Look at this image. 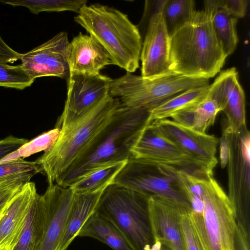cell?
<instances>
[{
    "instance_id": "1",
    "label": "cell",
    "mask_w": 250,
    "mask_h": 250,
    "mask_svg": "<svg viewBox=\"0 0 250 250\" xmlns=\"http://www.w3.org/2000/svg\"><path fill=\"white\" fill-rule=\"evenodd\" d=\"M146 109L120 105L104 127L71 165L56 184L69 188L78 180L100 167L127 161L131 149L151 122Z\"/></svg>"
},
{
    "instance_id": "2",
    "label": "cell",
    "mask_w": 250,
    "mask_h": 250,
    "mask_svg": "<svg viewBox=\"0 0 250 250\" xmlns=\"http://www.w3.org/2000/svg\"><path fill=\"white\" fill-rule=\"evenodd\" d=\"M227 56L214 33L211 15L195 11L169 38V69L185 77L209 79L220 72Z\"/></svg>"
},
{
    "instance_id": "3",
    "label": "cell",
    "mask_w": 250,
    "mask_h": 250,
    "mask_svg": "<svg viewBox=\"0 0 250 250\" xmlns=\"http://www.w3.org/2000/svg\"><path fill=\"white\" fill-rule=\"evenodd\" d=\"M74 21L104 48L112 64L130 73L139 67L143 39L126 14L100 4H86Z\"/></svg>"
},
{
    "instance_id": "4",
    "label": "cell",
    "mask_w": 250,
    "mask_h": 250,
    "mask_svg": "<svg viewBox=\"0 0 250 250\" xmlns=\"http://www.w3.org/2000/svg\"><path fill=\"white\" fill-rule=\"evenodd\" d=\"M120 105L119 100L110 95L83 118L61 130L54 146L35 161L41 172L45 174L48 186L55 184L108 123Z\"/></svg>"
},
{
    "instance_id": "5",
    "label": "cell",
    "mask_w": 250,
    "mask_h": 250,
    "mask_svg": "<svg viewBox=\"0 0 250 250\" xmlns=\"http://www.w3.org/2000/svg\"><path fill=\"white\" fill-rule=\"evenodd\" d=\"M149 197L113 183L102 193L95 212L122 233L133 250H152L155 243L148 210Z\"/></svg>"
},
{
    "instance_id": "6",
    "label": "cell",
    "mask_w": 250,
    "mask_h": 250,
    "mask_svg": "<svg viewBox=\"0 0 250 250\" xmlns=\"http://www.w3.org/2000/svg\"><path fill=\"white\" fill-rule=\"evenodd\" d=\"M204 209L202 215H188L204 250H234L236 226L234 208L213 175L200 178Z\"/></svg>"
},
{
    "instance_id": "7",
    "label": "cell",
    "mask_w": 250,
    "mask_h": 250,
    "mask_svg": "<svg viewBox=\"0 0 250 250\" xmlns=\"http://www.w3.org/2000/svg\"><path fill=\"white\" fill-rule=\"evenodd\" d=\"M208 85V79L189 78L175 73L152 79L126 72L112 79L110 94L119 100L122 106L150 111L185 91Z\"/></svg>"
},
{
    "instance_id": "8",
    "label": "cell",
    "mask_w": 250,
    "mask_h": 250,
    "mask_svg": "<svg viewBox=\"0 0 250 250\" xmlns=\"http://www.w3.org/2000/svg\"><path fill=\"white\" fill-rule=\"evenodd\" d=\"M176 170L131 157L113 183L148 197L154 195L166 197L190 212L191 206L181 188Z\"/></svg>"
},
{
    "instance_id": "9",
    "label": "cell",
    "mask_w": 250,
    "mask_h": 250,
    "mask_svg": "<svg viewBox=\"0 0 250 250\" xmlns=\"http://www.w3.org/2000/svg\"><path fill=\"white\" fill-rule=\"evenodd\" d=\"M223 132L229 151L228 196L234 208L236 222L250 234V132L247 126L237 132L225 128Z\"/></svg>"
},
{
    "instance_id": "10",
    "label": "cell",
    "mask_w": 250,
    "mask_h": 250,
    "mask_svg": "<svg viewBox=\"0 0 250 250\" xmlns=\"http://www.w3.org/2000/svg\"><path fill=\"white\" fill-rule=\"evenodd\" d=\"M131 151V157L134 158L171 167L197 177L213 175L165 137L151 123L144 129Z\"/></svg>"
},
{
    "instance_id": "11",
    "label": "cell",
    "mask_w": 250,
    "mask_h": 250,
    "mask_svg": "<svg viewBox=\"0 0 250 250\" xmlns=\"http://www.w3.org/2000/svg\"><path fill=\"white\" fill-rule=\"evenodd\" d=\"M112 79L95 76L70 74L63 110L55 126L64 130L86 115L110 95Z\"/></svg>"
},
{
    "instance_id": "12",
    "label": "cell",
    "mask_w": 250,
    "mask_h": 250,
    "mask_svg": "<svg viewBox=\"0 0 250 250\" xmlns=\"http://www.w3.org/2000/svg\"><path fill=\"white\" fill-rule=\"evenodd\" d=\"M68 34L62 31L52 38L21 54V65L34 81L44 76H55L66 80L69 77Z\"/></svg>"
},
{
    "instance_id": "13",
    "label": "cell",
    "mask_w": 250,
    "mask_h": 250,
    "mask_svg": "<svg viewBox=\"0 0 250 250\" xmlns=\"http://www.w3.org/2000/svg\"><path fill=\"white\" fill-rule=\"evenodd\" d=\"M152 123L167 139L189 155L208 173L218 163L215 157L219 139L214 135L194 130L167 119Z\"/></svg>"
},
{
    "instance_id": "14",
    "label": "cell",
    "mask_w": 250,
    "mask_h": 250,
    "mask_svg": "<svg viewBox=\"0 0 250 250\" xmlns=\"http://www.w3.org/2000/svg\"><path fill=\"white\" fill-rule=\"evenodd\" d=\"M169 38L162 11L152 14L142 42L141 76L153 79L174 74L169 69Z\"/></svg>"
},
{
    "instance_id": "15",
    "label": "cell",
    "mask_w": 250,
    "mask_h": 250,
    "mask_svg": "<svg viewBox=\"0 0 250 250\" xmlns=\"http://www.w3.org/2000/svg\"><path fill=\"white\" fill-rule=\"evenodd\" d=\"M74 193L70 188L54 184L40 195L44 213L43 234L39 250H58Z\"/></svg>"
},
{
    "instance_id": "16",
    "label": "cell",
    "mask_w": 250,
    "mask_h": 250,
    "mask_svg": "<svg viewBox=\"0 0 250 250\" xmlns=\"http://www.w3.org/2000/svg\"><path fill=\"white\" fill-rule=\"evenodd\" d=\"M148 210L154 242L160 241L173 250H186L180 218L183 212H188L171 200L159 195L149 197Z\"/></svg>"
},
{
    "instance_id": "17",
    "label": "cell",
    "mask_w": 250,
    "mask_h": 250,
    "mask_svg": "<svg viewBox=\"0 0 250 250\" xmlns=\"http://www.w3.org/2000/svg\"><path fill=\"white\" fill-rule=\"evenodd\" d=\"M68 64L70 74L95 76L112 62L108 52L93 36L80 32L69 42Z\"/></svg>"
},
{
    "instance_id": "18",
    "label": "cell",
    "mask_w": 250,
    "mask_h": 250,
    "mask_svg": "<svg viewBox=\"0 0 250 250\" xmlns=\"http://www.w3.org/2000/svg\"><path fill=\"white\" fill-rule=\"evenodd\" d=\"M37 194L35 184L28 182L8 205L0 218V250H9L15 242Z\"/></svg>"
},
{
    "instance_id": "19",
    "label": "cell",
    "mask_w": 250,
    "mask_h": 250,
    "mask_svg": "<svg viewBox=\"0 0 250 250\" xmlns=\"http://www.w3.org/2000/svg\"><path fill=\"white\" fill-rule=\"evenodd\" d=\"M105 188L86 193L74 194L66 227L58 250H66L90 216L95 212Z\"/></svg>"
},
{
    "instance_id": "20",
    "label": "cell",
    "mask_w": 250,
    "mask_h": 250,
    "mask_svg": "<svg viewBox=\"0 0 250 250\" xmlns=\"http://www.w3.org/2000/svg\"><path fill=\"white\" fill-rule=\"evenodd\" d=\"M44 213L40 195L34 199L23 227L9 250H39L44 231Z\"/></svg>"
},
{
    "instance_id": "21",
    "label": "cell",
    "mask_w": 250,
    "mask_h": 250,
    "mask_svg": "<svg viewBox=\"0 0 250 250\" xmlns=\"http://www.w3.org/2000/svg\"><path fill=\"white\" fill-rule=\"evenodd\" d=\"M204 10L211 15L212 27L224 53L231 55L237 46L238 38L236 31L238 19L226 10L216 7L211 0L204 1Z\"/></svg>"
},
{
    "instance_id": "22",
    "label": "cell",
    "mask_w": 250,
    "mask_h": 250,
    "mask_svg": "<svg viewBox=\"0 0 250 250\" xmlns=\"http://www.w3.org/2000/svg\"><path fill=\"white\" fill-rule=\"evenodd\" d=\"M220 111L216 103L206 97L196 104L174 112L170 118L182 125L206 133L207 129L214 124Z\"/></svg>"
},
{
    "instance_id": "23",
    "label": "cell",
    "mask_w": 250,
    "mask_h": 250,
    "mask_svg": "<svg viewBox=\"0 0 250 250\" xmlns=\"http://www.w3.org/2000/svg\"><path fill=\"white\" fill-rule=\"evenodd\" d=\"M77 236L90 237L106 244L113 250H133L127 240L108 220L93 213L79 231Z\"/></svg>"
},
{
    "instance_id": "24",
    "label": "cell",
    "mask_w": 250,
    "mask_h": 250,
    "mask_svg": "<svg viewBox=\"0 0 250 250\" xmlns=\"http://www.w3.org/2000/svg\"><path fill=\"white\" fill-rule=\"evenodd\" d=\"M209 85L188 89L167 100L150 111V121L167 119L174 112L200 103L207 97Z\"/></svg>"
},
{
    "instance_id": "25",
    "label": "cell",
    "mask_w": 250,
    "mask_h": 250,
    "mask_svg": "<svg viewBox=\"0 0 250 250\" xmlns=\"http://www.w3.org/2000/svg\"><path fill=\"white\" fill-rule=\"evenodd\" d=\"M127 161L105 166L93 170L78 180L70 187L74 193H90L106 188L113 184L115 177Z\"/></svg>"
},
{
    "instance_id": "26",
    "label": "cell",
    "mask_w": 250,
    "mask_h": 250,
    "mask_svg": "<svg viewBox=\"0 0 250 250\" xmlns=\"http://www.w3.org/2000/svg\"><path fill=\"white\" fill-rule=\"evenodd\" d=\"M227 117L228 130L237 132L246 125V100L244 90L236 83L226 97L221 108Z\"/></svg>"
},
{
    "instance_id": "27",
    "label": "cell",
    "mask_w": 250,
    "mask_h": 250,
    "mask_svg": "<svg viewBox=\"0 0 250 250\" xmlns=\"http://www.w3.org/2000/svg\"><path fill=\"white\" fill-rule=\"evenodd\" d=\"M195 11L193 0H167L162 14L169 38L190 21Z\"/></svg>"
},
{
    "instance_id": "28",
    "label": "cell",
    "mask_w": 250,
    "mask_h": 250,
    "mask_svg": "<svg viewBox=\"0 0 250 250\" xmlns=\"http://www.w3.org/2000/svg\"><path fill=\"white\" fill-rule=\"evenodd\" d=\"M0 2L12 6H21L38 14L42 12L72 11L78 13L87 4L85 0H1Z\"/></svg>"
},
{
    "instance_id": "29",
    "label": "cell",
    "mask_w": 250,
    "mask_h": 250,
    "mask_svg": "<svg viewBox=\"0 0 250 250\" xmlns=\"http://www.w3.org/2000/svg\"><path fill=\"white\" fill-rule=\"evenodd\" d=\"M61 130L59 127L45 132L22 145L18 150L6 156L0 163L19 158L23 159L36 153L50 149L58 140Z\"/></svg>"
},
{
    "instance_id": "30",
    "label": "cell",
    "mask_w": 250,
    "mask_h": 250,
    "mask_svg": "<svg viewBox=\"0 0 250 250\" xmlns=\"http://www.w3.org/2000/svg\"><path fill=\"white\" fill-rule=\"evenodd\" d=\"M41 170L35 161L19 158L0 163V182L18 178L31 180Z\"/></svg>"
},
{
    "instance_id": "31",
    "label": "cell",
    "mask_w": 250,
    "mask_h": 250,
    "mask_svg": "<svg viewBox=\"0 0 250 250\" xmlns=\"http://www.w3.org/2000/svg\"><path fill=\"white\" fill-rule=\"evenodd\" d=\"M34 82L21 64L12 66L0 62V86L22 90Z\"/></svg>"
},
{
    "instance_id": "32",
    "label": "cell",
    "mask_w": 250,
    "mask_h": 250,
    "mask_svg": "<svg viewBox=\"0 0 250 250\" xmlns=\"http://www.w3.org/2000/svg\"><path fill=\"white\" fill-rule=\"evenodd\" d=\"M30 180L18 178L0 182V218L14 196Z\"/></svg>"
},
{
    "instance_id": "33",
    "label": "cell",
    "mask_w": 250,
    "mask_h": 250,
    "mask_svg": "<svg viewBox=\"0 0 250 250\" xmlns=\"http://www.w3.org/2000/svg\"><path fill=\"white\" fill-rule=\"evenodd\" d=\"M180 229L186 250H204L190 220L188 212H183Z\"/></svg>"
},
{
    "instance_id": "34",
    "label": "cell",
    "mask_w": 250,
    "mask_h": 250,
    "mask_svg": "<svg viewBox=\"0 0 250 250\" xmlns=\"http://www.w3.org/2000/svg\"><path fill=\"white\" fill-rule=\"evenodd\" d=\"M216 7L223 8L238 19L245 16L249 1L247 0H211Z\"/></svg>"
},
{
    "instance_id": "35",
    "label": "cell",
    "mask_w": 250,
    "mask_h": 250,
    "mask_svg": "<svg viewBox=\"0 0 250 250\" xmlns=\"http://www.w3.org/2000/svg\"><path fill=\"white\" fill-rule=\"evenodd\" d=\"M28 142L24 138H20L10 135L0 140V161L18 150Z\"/></svg>"
},
{
    "instance_id": "36",
    "label": "cell",
    "mask_w": 250,
    "mask_h": 250,
    "mask_svg": "<svg viewBox=\"0 0 250 250\" xmlns=\"http://www.w3.org/2000/svg\"><path fill=\"white\" fill-rule=\"evenodd\" d=\"M250 235L244 228L239 223L236 222L233 250H250Z\"/></svg>"
},
{
    "instance_id": "37",
    "label": "cell",
    "mask_w": 250,
    "mask_h": 250,
    "mask_svg": "<svg viewBox=\"0 0 250 250\" xmlns=\"http://www.w3.org/2000/svg\"><path fill=\"white\" fill-rule=\"evenodd\" d=\"M20 54L10 48L2 40L0 36V62L13 63L20 60Z\"/></svg>"
},
{
    "instance_id": "38",
    "label": "cell",
    "mask_w": 250,
    "mask_h": 250,
    "mask_svg": "<svg viewBox=\"0 0 250 250\" xmlns=\"http://www.w3.org/2000/svg\"><path fill=\"white\" fill-rule=\"evenodd\" d=\"M219 143L221 166L222 168H225L227 165L229 151L227 137L223 131L219 139Z\"/></svg>"
}]
</instances>
